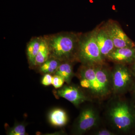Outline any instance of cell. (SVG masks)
I'll return each mask as SVG.
<instances>
[{"label": "cell", "mask_w": 135, "mask_h": 135, "mask_svg": "<svg viewBox=\"0 0 135 135\" xmlns=\"http://www.w3.org/2000/svg\"><path fill=\"white\" fill-rule=\"evenodd\" d=\"M113 96L106 109L107 119L114 132L128 134L135 129V111L132 101Z\"/></svg>", "instance_id": "1"}, {"label": "cell", "mask_w": 135, "mask_h": 135, "mask_svg": "<svg viewBox=\"0 0 135 135\" xmlns=\"http://www.w3.org/2000/svg\"><path fill=\"white\" fill-rule=\"evenodd\" d=\"M80 36L73 33L59 34L47 39L50 55L60 61L77 58Z\"/></svg>", "instance_id": "2"}, {"label": "cell", "mask_w": 135, "mask_h": 135, "mask_svg": "<svg viewBox=\"0 0 135 135\" xmlns=\"http://www.w3.org/2000/svg\"><path fill=\"white\" fill-rule=\"evenodd\" d=\"M77 58L83 65L94 66L105 63L97 44L95 29L80 36Z\"/></svg>", "instance_id": "3"}, {"label": "cell", "mask_w": 135, "mask_h": 135, "mask_svg": "<svg viewBox=\"0 0 135 135\" xmlns=\"http://www.w3.org/2000/svg\"><path fill=\"white\" fill-rule=\"evenodd\" d=\"M135 81V76L128 65L115 64L111 70L113 95L122 96L130 92Z\"/></svg>", "instance_id": "4"}, {"label": "cell", "mask_w": 135, "mask_h": 135, "mask_svg": "<svg viewBox=\"0 0 135 135\" xmlns=\"http://www.w3.org/2000/svg\"><path fill=\"white\" fill-rule=\"evenodd\" d=\"M95 66L82 65L79 73L80 84L86 90L88 95L92 100H104L109 97L101 87L97 77Z\"/></svg>", "instance_id": "5"}, {"label": "cell", "mask_w": 135, "mask_h": 135, "mask_svg": "<svg viewBox=\"0 0 135 135\" xmlns=\"http://www.w3.org/2000/svg\"><path fill=\"white\" fill-rule=\"evenodd\" d=\"M100 117L98 110L94 105H88L80 112L74 125L73 131L76 135H82L99 126Z\"/></svg>", "instance_id": "6"}, {"label": "cell", "mask_w": 135, "mask_h": 135, "mask_svg": "<svg viewBox=\"0 0 135 135\" xmlns=\"http://www.w3.org/2000/svg\"><path fill=\"white\" fill-rule=\"evenodd\" d=\"M104 25L112 38L115 48L135 47V42L127 35L118 22L110 20Z\"/></svg>", "instance_id": "7"}, {"label": "cell", "mask_w": 135, "mask_h": 135, "mask_svg": "<svg viewBox=\"0 0 135 135\" xmlns=\"http://www.w3.org/2000/svg\"><path fill=\"white\" fill-rule=\"evenodd\" d=\"M57 95L70 101L76 107L86 101H93L82 90L74 85L64 86L57 91Z\"/></svg>", "instance_id": "8"}, {"label": "cell", "mask_w": 135, "mask_h": 135, "mask_svg": "<svg viewBox=\"0 0 135 135\" xmlns=\"http://www.w3.org/2000/svg\"><path fill=\"white\" fill-rule=\"evenodd\" d=\"M97 44L104 59H107L115 47L113 41L104 25L95 29Z\"/></svg>", "instance_id": "9"}, {"label": "cell", "mask_w": 135, "mask_h": 135, "mask_svg": "<svg viewBox=\"0 0 135 135\" xmlns=\"http://www.w3.org/2000/svg\"><path fill=\"white\" fill-rule=\"evenodd\" d=\"M107 59L114 64L129 65L135 60V47L115 49Z\"/></svg>", "instance_id": "10"}, {"label": "cell", "mask_w": 135, "mask_h": 135, "mask_svg": "<svg viewBox=\"0 0 135 135\" xmlns=\"http://www.w3.org/2000/svg\"><path fill=\"white\" fill-rule=\"evenodd\" d=\"M49 119L51 124L53 126L62 127L67 124L68 117L64 110L56 108L50 111L49 114Z\"/></svg>", "instance_id": "11"}, {"label": "cell", "mask_w": 135, "mask_h": 135, "mask_svg": "<svg viewBox=\"0 0 135 135\" xmlns=\"http://www.w3.org/2000/svg\"><path fill=\"white\" fill-rule=\"evenodd\" d=\"M50 55L47 39L41 38L38 51L35 59V65H41L49 59Z\"/></svg>", "instance_id": "12"}, {"label": "cell", "mask_w": 135, "mask_h": 135, "mask_svg": "<svg viewBox=\"0 0 135 135\" xmlns=\"http://www.w3.org/2000/svg\"><path fill=\"white\" fill-rule=\"evenodd\" d=\"M41 38H36L32 39L27 47V55L29 63L32 65H35V59L38 51Z\"/></svg>", "instance_id": "13"}, {"label": "cell", "mask_w": 135, "mask_h": 135, "mask_svg": "<svg viewBox=\"0 0 135 135\" xmlns=\"http://www.w3.org/2000/svg\"><path fill=\"white\" fill-rule=\"evenodd\" d=\"M71 61H66L61 64L55 72L56 75L62 77L66 82L69 84L73 76L72 65Z\"/></svg>", "instance_id": "14"}, {"label": "cell", "mask_w": 135, "mask_h": 135, "mask_svg": "<svg viewBox=\"0 0 135 135\" xmlns=\"http://www.w3.org/2000/svg\"><path fill=\"white\" fill-rule=\"evenodd\" d=\"M60 64V60L56 59H48L40 65V70L44 73H53L56 72Z\"/></svg>", "instance_id": "15"}, {"label": "cell", "mask_w": 135, "mask_h": 135, "mask_svg": "<svg viewBox=\"0 0 135 135\" xmlns=\"http://www.w3.org/2000/svg\"><path fill=\"white\" fill-rule=\"evenodd\" d=\"M9 135H25L26 134L25 125L23 123H18L11 128L7 133Z\"/></svg>", "instance_id": "16"}, {"label": "cell", "mask_w": 135, "mask_h": 135, "mask_svg": "<svg viewBox=\"0 0 135 135\" xmlns=\"http://www.w3.org/2000/svg\"><path fill=\"white\" fill-rule=\"evenodd\" d=\"M92 134L95 135H114L116 133L114 131L107 129L105 128H95L93 129Z\"/></svg>", "instance_id": "17"}, {"label": "cell", "mask_w": 135, "mask_h": 135, "mask_svg": "<svg viewBox=\"0 0 135 135\" xmlns=\"http://www.w3.org/2000/svg\"><path fill=\"white\" fill-rule=\"evenodd\" d=\"M65 81L62 77L55 74L53 76L52 84L55 88H59L62 87Z\"/></svg>", "instance_id": "18"}, {"label": "cell", "mask_w": 135, "mask_h": 135, "mask_svg": "<svg viewBox=\"0 0 135 135\" xmlns=\"http://www.w3.org/2000/svg\"><path fill=\"white\" fill-rule=\"evenodd\" d=\"M53 76H51L50 74H46L42 79V84L44 86H49L52 84Z\"/></svg>", "instance_id": "19"}, {"label": "cell", "mask_w": 135, "mask_h": 135, "mask_svg": "<svg viewBox=\"0 0 135 135\" xmlns=\"http://www.w3.org/2000/svg\"><path fill=\"white\" fill-rule=\"evenodd\" d=\"M131 72L135 77V60L133 62L128 65Z\"/></svg>", "instance_id": "20"}, {"label": "cell", "mask_w": 135, "mask_h": 135, "mask_svg": "<svg viewBox=\"0 0 135 135\" xmlns=\"http://www.w3.org/2000/svg\"><path fill=\"white\" fill-rule=\"evenodd\" d=\"M130 92L133 98V101L135 102V81Z\"/></svg>", "instance_id": "21"}, {"label": "cell", "mask_w": 135, "mask_h": 135, "mask_svg": "<svg viewBox=\"0 0 135 135\" xmlns=\"http://www.w3.org/2000/svg\"><path fill=\"white\" fill-rule=\"evenodd\" d=\"M132 103H133V107H134V109L135 111V102L134 101H132Z\"/></svg>", "instance_id": "22"}]
</instances>
